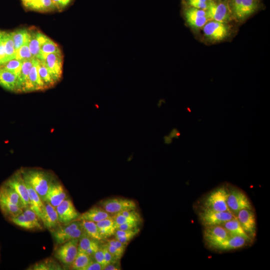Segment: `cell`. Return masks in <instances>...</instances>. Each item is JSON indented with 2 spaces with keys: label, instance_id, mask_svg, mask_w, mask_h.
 <instances>
[{
  "label": "cell",
  "instance_id": "cell-43",
  "mask_svg": "<svg viewBox=\"0 0 270 270\" xmlns=\"http://www.w3.org/2000/svg\"><path fill=\"white\" fill-rule=\"evenodd\" d=\"M209 0L205 2L203 0H182V2L186 6L193 7L206 10Z\"/></svg>",
  "mask_w": 270,
  "mask_h": 270
},
{
  "label": "cell",
  "instance_id": "cell-10",
  "mask_svg": "<svg viewBox=\"0 0 270 270\" xmlns=\"http://www.w3.org/2000/svg\"><path fill=\"white\" fill-rule=\"evenodd\" d=\"M227 205L230 211L236 216L242 210H252V206L247 196L242 191L233 189L228 192Z\"/></svg>",
  "mask_w": 270,
  "mask_h": 270
},
{
  "label": "cell",
  "instance_id": "cell-2",
  "mask_svg": "<svg viewBox=\"0 0 270 270\" xmlns=\"http://www.w3.org/2000/svg\"><path fill=\"white\" fill-rule=\"evenodd\" d=\"M228 5L232 19L242 22L254 13L259 6L258 0H228Z\"/></svg>",
  "mask_w": 270,
  "mask_h": 270
},
{
  "label": "cell",
  "instance_id": "cell-37",
  "mask_svg": "<svg viewBox=\"0 0 270 270\" xmlns=\"http://www.w3.org/2000/svg\"><path fill=\"white\" fill-rule=\"evenodd\" d=\"M40 52L43 59L46 55L50 54H62L57 44L48 37L40 46Z\"/></svg>",
  "mask_w": 270,
  "mask_h": 270
},
{
  "label": "cell",
  "instance_id": "cell-8",
  "mask_svg": "<svg viewBox=\"0 0 270 270\" xmlns=\"http://www.w3.org/2000/svg\"><path fill=\"white\" fill-rule=\"evenodd\" d=\"M234 216L230 212H218L206 208H204L199 214L200 221L205 227L222 226Z\"/></svg>",
  "mask_w": 270,
  "mask_h": 270
},
{
  "label": "cell",
  "instance_id": "cell-38",
  "mask_svg": "<svg viewBox=\"0 0 270 270\" xmlns=\"http://www.w3.org/2000/svg\"><path fill=\"white\" fill-rule=\"evenodd\" d=\"M22 62L23 60L14 58L0 65V66L14 73L18 76Z\"/></svg>",
  "mask_w": 270,
  "mask_h": 270
},
{
  "label": "cell",
  "instance_id": "cell-29",
  "mask_svg": "<svg viewBox=\"0 0 270 270\" xmlns=\"http://www.w3.org/2000/svg\"><path fill=\"white\" fill-rule=\"evenodd\" d=\"M16 51L29 41L30 32L26 29L18 30L10 32Z\"/></svg>",
  "mask_w": 270,
  "mask_h": 270
},
{
  "label": "cell",
  "instance_id": "cell-57",
  "mask_svg": "<svg viewBox=\"0 0 270 270\" xmlns=\"http://www.w3.org/2000/svg\"><path fill=\"white\" fill-rule=\"evenodd\" d=\"M24 3L31 1L32 0H22Z\"/></svg>",
  "mask_w": 270,
  "mask_h": 270
},
{
  "label": "cell",
  "instance_id": "cell-21",
  "mask_svg": "<svg viewBox=\"0 0 270 270\" xmlns=\"http://www.w3.org/2000/svg\"><path fill=\"white\" fill-rule=\"evenodd\" d=\"M0 86L10 91H19L18 76L0 66Z\"/></svg>",
  "mask_w": 270,
  "mask_h": 270
},
{
  "label": "cell",
  "instance_id": "cell-6",
  "mask_svg": "<svg viewBox=\"0 0 270 270\" xmlns=\"http://www.w3.org/2000/svg\"><path fill=\"white\" fill-rule=\"evenodd\" d=\"M98 204L112 216L126 210H136L137 206L134 200L120 197L102 200Z\"/></svg>",
  "mask_w": 270,
  "mask_h": 270
},
{
  "label": "cell",
  "instance_id": "cell-55",
  "mask_svg": "<svg viewBox=\"0 0 270 270\" xmlns=\"http://www.w3.org/2000/svg\"><path fill=\"white\" fill-rule=\"evenodd\" d=\"M44 0H32L30 2L24 3V4L28 8L31 10H35L36 8Z\"/></svg>",
  "mask_w": 270,
  "mask_h": 270
},
{
  "label": "cell",
  "instance_id": "cell-44",
  "mask_svg": "<svg viewBox=\"0 0 270 270\" xmlns=\"http://www.w3.org/2000/svg\"><path fill=\"white\" fill-rule=\"evenodd\" d=\"M57 9L52 0H44L34 10L41 12H48Z\"/></svg>",
  "mask_w": 270,
  "mask_h": 270
},
{
  "label": "cell",
  "instance_id": "cell-54",
  "mask_svg": "<svg viewBox=\"0 0 270 270\" xmlns=\"http://www.w3.org/2000/svg\"><path fill=\"white\" fill-rule=\"evenodd\" d=\"M119 260L107 264L104 270H121Z\"/></svg>",
  "mask_w": 270,
  "mask_h": 270
},
{
  "label": "cell",
  "instance_id": "cell-22",
  "mask_svg": "<svg viewBox=\"0 0 270 270\" xmlns=\"http://www.w3.org/2000/svg\"><path fill=\"white\" fill-rule=\"evenodd\" d=\"M112 216L100 206H94L80 214L77 220H88L95 222L111 217Z\"/></svg>",
  "mask_w": 270,
  "mask_h": 270
},
{
  "label": "cell",
  "instance_id": "cell-41",
  "mask_svg": "<svg viewBox=\"0 0 270 270\" xmlns=\"http://www.w3.org/2000/svg\"><path fill=\"white\" fill-rule=\"evenodd\" d=\"M33 270H60V266L55 264L52 260H46L35 264L33 266Z\"/></svg>",
  "mask_w": 270,
  "mask_h": 270
},
{
  "label": "cell",
  "instance_id": "cell-3",
  "mask_svg": "<svg viewBox=\"0 0 270 270\" xmlns=\"http://www.w3.org/2000/svg\"><path fill=\"white\" fill-rule=\"evenodd\" d=\"M50 232L56 246L72 239L79 238L84 232L80 220H75L63 226L60 224Z\"/></svg>",
  "mask_w": 270,
  "mask_h": 270
},
{
  "label": "cell",
  "instance_id": "cell-58",
  "mask_svg": "<svg viewBox=\"0 0 270 270\" xmlns=\"http://www.w3.org/2000/svg\"><path fill=\"white\" fill-rule=\"evenodd\" d=\"M226 0V1H228V0Z\"/></svg>",
  "mask_w": 270,
  "mask_h": 270
},
{
  "label": "cell",
  "instance_id": "cell-28",
  "mask_svg": "<svg viewBox=\"0 0 270 270\" xmlns=\"http://www.w3.org/2000/svg\"><path fill=\"white\" fill-rule=\"evenodd\" d=\"M0 208L4 216L8 218L16 216L24 211V209L12 204L0 194Z\"/></svg>",
  "mask_w": 270,
  "mask_h": 270
},
{
  "label": "cell",
  "instance_id": "cell-46",
  "mask_svg": "<svg viewBox=\"0 0 270 270\" xmlns=\"http://www.w3.org/2000/svg\"><path fill=\"white\" fill-rule=\"evenodd\" d=\"M106 245L108 251L112 255V256L117 260H120L123 256L124 252L108 243H106Z\"/></svg>",
  "mask_w": 270,
  "mask_h": 270
},
{
  "label": "cell",
  "instance_id": "cell-5",
  "mask_svg": "<svg viewBox=\"0 0 270 270\" xmlns=\"http://www.w3.org/2000/svg\"><path fill=\"white\" fill-rule=\"evenodd\" d=\"M204 36L212 42H220L230 34V26L228 22L210 20L202 28Z\"/></svg>",
  "mask_w": 270,
  "mask_h": 270
},
{
  "label": "cell",
  "instance_id": "cell-23",
  "mask_svg": "<svg viewBox=\"0 0 270 270\" xmlns=\"http://www.w3.org/2000/svg\"><path fill=\"white\" fill-rule=\"evenodd\" d=\"M25 182L28 190L30 200L29 208L35 212L40 218L44 208V202L42 200L32 187L28 182Z\"/></svg>",
  "mask_w": 270,
  "mask_h": 270
},
{
  "label": "cell",
  "instance_id": "cell-36",
  "mask_svg": "<svg viewBox=\"0 0 270 270\" xmlns=\"http://www.w3.org/2000/svg\"><path fill=\"white\" fill-rule=\"evenodd\" d=\"M15 224L26 230H34L36 228L31 220L23 212L18 216L8 218Z\"/></svg>",
  "mask_w": 270,
  "mask_h": 270
},
{
  "label": "cell",
  "instance_id": "cell-13",
  "mask_svg": "<svg viewBox=\"0 0 270 270\" xmlns=\"http://www.w3.org/2000/svg\"><path fill=\"white\" fill-rule=\"evenodd\" d=\"M230 236L222 226H206L204 231V238L206 244L215 248L218 244Z\"/></svg>",
  "mask_w": 270,
  "mask_h": 270
},
{
  "label": "cell",
  "instance_id": "cell-12",
  "mask_svg": "<svg viewBox=\"0 0 270 270\" xmlns=\"http://www.w3.org/2000/svg\"><path fill=\"white\" fill-rule=\"evenodd\" d=\"M183 14L187 24L194 28H202L208 21L205 10L186 6L184 9Z\"/></svg>",
  "mask_w": 270,
  "mask_h": 270
},
{
  "label": "cell",
  "instance_id": "cell-24",
  "mask_svg": "<svg viewBox=\"0 0 270 270\" xmlns=\"http://www.w3.org/2000/svg\"><path fill=\"white\" fill-rule=\"evenodd\" d=\"M222 226L227 230L230 236H242L248 242L252 240L244 230L236 216L227 221Z\"/></svg>",
  "mask_w": 270,
  "mask_h": 270
},
{
  "label": "cell",
  "instance_id": "cell-27",
  "mask_svg": "<svg viewBox=\"0 0 270 270\" xmlns=\"http://www.w3.org/2000/svg\"><path fill=\"white\" fill-rule=\"evenodd\" d=\"M96 224L102 240L109 238L114 235L116 227L112 216Z\"/></svg>",
  "mask_w": 270,
  "mask_h": 270
},
{
  "label": "cell",
  "instance_id": "cell-31",
  "mask_svg": "<svg viewBox=\"0 0 270 270\" xmlns=\"http://www.w3.org/2000/svg\"><path fill=\"white\" fill-rule=\"evenodd\" d=\"M38 71L40 78L45 89L52 86L56 82L44 62L39 60H38Z\"/></svg>",
  "mask_w": 270,
  "mask_h": 270
},
{
  "label": "cell",
  "instance_id": "cell-39",
  "mask_svg": "<svg viewBox=\"0 0 270 270\" xmlns=\"http://www.w3.org/2000/svg\"><path fill=\"white\" fill-rule=\"evenodd\" d=\"M28 42L22 45L16 52V59L25 60L33 58L29 49Z\"/></svg>",
  "mask_w": 270,
  "mask_h": 270
},
{
  "label": "cell",
  "instance_id": "cell-33",
  "mask_svg": "<svg viewBox=\"0 0 270 270\" xmlns=\"http://www.w3.org/2000/svg\"><path fill=\"white\" fill-rule=\"evenodd\" d=\"M80 222L86 234L95 240H102L96 222L88 220H80Z\"/></svg>",
  "mask_w": 270,
  "mask_h": 270
},
{
  "label": "cell",
  "instance_id": "cell-18",
  "mask_svg": "<svg viewBox=\"0 0 270 270\" xmlns=\"http://www.w3.org/2000/svg\"><path fill=\"white\" fill-rule=\"evenodd\" d=\"M40 220L44 227L50 230L61 224L56 208L46 202H44V208Z\"/></svg>",
  "mask_w": 270,
  "mask_h": 270
},
{
  "label": "cell",
  "instance_id": "cell-30",
  "mask_svg": "<svg viewBox=\"0 0 270 270\" xmlns=\"http://www.w3.org/2000/svg\"><path fill=\"white\" fill-rule=\"evenodd\" d=\"M36 58L23 60L20 75L18 76L19 91L23 92L30 69L33 66Z\"/></svg>",
  "mask_w": 270,
  "mask_h": 270
},
{
  "label": "cell",
  "instance_id": "cell-50",
  "mask_svg": "<svg viewBox=\"0 0 270 270\" xmlns=\"http://www.w3.org/2000/svg\"><path fill=\"white\" fill-rule=\"evenodd\" d=\"M83 270H103V267L101 264L92 258Z\"/></svg>",
  "mask_w": 270,
  "mask_h": 270
},
{
  "label": "cell",
  "instance_id": "cell-48",
  "mask_svg": "<svg viewBox=\"0 0 270 270\" xmlns=\"http://www.w3.org/2000/svg\"><path fill=\"white\" fill-rule=\"evenodd\" d=\"M102 246L104 252V261H105L106 266L108 264L118 260H117L116 259L112 256V255L110 252L106 244Z\"/></svg>",
  "mask_w": 270,
  "mask_h": 270
},
{
  "label": "cell",
  "instance_id": "cell-49",
  "mask_svg": "<svg viewBox=\"0 0 270 270\" xmlns=\"http://www.w3.org/2000/svg\"><path fill=\"white\" fill-rule=\"evenodd\" d=\"M106 243L114 246L115 248L122 251L123 252H124L126 248V245L122 244L116 238L106 240Z\"/></svg>",
  "mask_w": 270,
  "mask_h": 270
},
{
  "label": "cell",
  "instance_id": "cell-16",
  "mask_svg": "<svg viewBox=\"0 0 270 270\" xmlns=\"http://www.w3.org/2000/svg\"><path fill=\"white\" fill-rule=\"evenodd\" d=\"M236 217L246 234L252 239L254 238L256 234V222L254 212L252 210H242Z\"/></svg>",
  "mask_w": 270,
  "mask_h": 270
},
{
  "label": "cell",
  "instance_id": "cell-56",
  "mask_svg": "<svg viewBox=\"0 0 270 270\" xmlns=\"http://www.w3.org/2000/svg\"><path fill=\"white\" fill-rule=\"evenodd\" d=\"M4 32H2V31H0V42L1 41V40L2 38V36L4 35Z\"/></svg>",
  "mask_w": 270,
  "mask_h": 270
},
{
  "label": "cell",
  "instance_id": "cell-53",
  "mask_svg": "<svg viewBox=\"0 0 270 270\" xmlns=\"http://www.w3.org/2000/svg\"><path fill=\"white\" fill-rule=\"evenodd\" d=\"M6 57L4 35L0 42V65L4 63Z\"/></svg>",
  "mask_w": 270,
  "mask_h": 270
},
{
  "label": "cell",
  "instance_id": "cell-47",
  "mask_svg": "<svg viewBox=\"0 0 270 270\" xmlns=\"http://www.w3.org/2000/svg\"><path fill=\"white\" fill-rule=\"evenodd\" d=\"M140 222H131L126 223L116 226V229H118L122 230H134L138 228V226Z\"/></svg>",
  "mask_w": 270,
  "mask_h": 270
},
{
  "label": "cell",
  "instance_id": "cell-34",
  "mask_svg": "<svg viewBox=\"0 0 270 270\" xmlns=\"http://www.w3.org/2000/svg\"><path fill=\"white\" fill-rule=\"evenodd\" d=\"M139 228L128 230L116 229L114 234V238L122 244L127 246L129 242L139 232Z\"/></svg>",
  "mask_w": 270,
  "mask_h": 270
},
{
  "label": "cell",
  "instance_id": "cell-52",
  "mask_svg": "<svg viewBox=\"0 0 270 270\" xmlns=\"http://www.w3.org/2000/svg\"><path fill=\"white\" fill-rule=\"evenodd\" d=\"M57 9H62L68 6L72 0H52Z\"/></svg>",
  "mask_w": 270,
  "mask_h": 270
},
{
  "label": "cell",
  "instance_id": "cell-9",
  "mask_svg": "<svg viewBox=\"0 0 270 270\" xmlns=\"http://www.w3.org/2000/svg\"><path fill=\"white\" fill-rule=\"evenodd\" d=\"M78 240L72 239L60 245L54 252V257L64 264L70 266L78 254Z\"/></svg>",
  "mask_w": 270,
  "mask_h": 270
},
{
  "label": "cell",
  "instance_id": "cell-15",
  "mask_svg": "<svg viewBox=\"0 0 270 270\" xmlns=\"http://www.w3.org/2000/svg\"><path fill=\"white\" fill-rule=\"evenodd\" d=\"M56 82L62 76V54L52 53L46 55L42 60Z\"/></svg>",
  "mask_w": 270,
  "mask_h": 270
},
{
  "label": "cell",
  "instance_id": "cell-19",
  "mask_svg": "<svg viewBox=\"0 0 270 270\" xmlns=\"http://www.w3.org/2000/svg\"><path fill=\"white\" fill-rule=\"evenodd\" d=\"M44 89L38 74V59L36 58L29 72L23 92H31Z\"/></svg>",
  "mask_w": 270,
  "mask_h": 270
},
{
  "label": "cell",
  "instance_id": "cell-17",
  "mask_svg": "<svg viewBox=\"0 0 270 270\" xmlns=\"http://www.w3.org/2000/svg\"><path fill=\"white\" fill-rule=\"evenodd\" d=\"M68 198L63 186L57 181H54L50 186L44 200L56 208Z\"/></svg>",
  "mask_w": 270,
  "mask_h": 270
},
{
  "label": "cell",
  "instance_id": "cell-14",
  "mask_svg": "<svg viewBox=\"0 0 270 270\" xmlns=\"http://www.w3.org/2000/svg\"><path fill=\"white\" fill-rule=\"evenodd\" d=\"M5 184L14 188L20 195L25 208H29L30 200L27 186L20 170L16 172Z\"/></svg>",
  "mask_w": 270,
  "mask_h": 270
},
{
  "label": "cell",
  "instance_id": "cell-51",
  "mask_svg": "<svg viewBox=\"0 0 270 270\" xmlns=\"http://www.w3.org/2000/svg\"><path fill=\"white\" fill-rule=\"evenodd\" d=\"M100 245L98 240H94L89 248L87 249L86 253L91 257H92L94 253L98 248Z\"/></svg>",
  "mask_w": 270,
  "mask_h": 270
},
{
  "label": "cell",
  "instance_id": "cell-35",
  "mask_svg": "<svg viewBox=\"0 0 270 270\" xmlns=\"http://www.w3.org/2000/svg\"><path fill=\"white\" fill-rule=\"evenodd\" d=\"M92 258V257L90 256L86 252H78L74 260L70 265V268L75 270H83Z\"/></svg>",
  "mask_w": 270,
  "mask_h": 270
},
{
  "label": "cell",
  "instance_id": "cell-26",
  "mask_svg": "<svg viewBox=\"0 0 270 270\" xmlns=\"http://www.w3.org/2000/svg\"><path fill=\"white\" fill-rule=\"evenodd\" d=\"M247 242L242 236H230L218 244L215 248L224 250L237 249L243 247Z\"/></svg>",
  "mask_w": 270,
  "mask_h": 270
},
{
  "label": "cell",
  "instance_id": "cell-45",
  "mask_svg": "<svg viewBox=\"0 0 270 270\" xmlns=\"http://www.w3.org/2000/svg\"><path fill=\"white\" fill-rule=\"evenodd\" d=\"M92 258L94 260L101 264L104 268L106 266L104 256V252L102 246H100L98 250L94 253Z\"/></svg>",
  "mask_w": 270,
  "mask_h": 270
},
{
  "label": "cell",
  "instance_id": "cell-40",
  "mask_svg": "<svg viewBox=\"0 0 270 270\" xmlns=\"http://www.w3.org/2000/svg\"><path fill=\"white\" fill-rule=\"evenodd\" d=\"M94 240L86 234L84 232L79 238L78 244V252H86Z\"/></svg>",
  "mask_w": 270,
  "mask_h": 270
},
{
  "label": "cell",
  "instance_id": "cell-20",
  "mask_svg": "<svg viewBox=\"0 0 270 270\" xmlns=\"http://www.w3.org/2000/svg\"><path fill=\"white\" fill-rule=\"evenodd\" d=\"M46 38V36L39 32H34L30 33L28 44L30 53L34 58L41 60H43V56L40 52V46Z\"/></svg>",
  "mask_w": 270,
  "mask_h": 270
},
{
  "label": "cell",
  "instance_id": "cell-4",
  "mask_svg": "<svg viewBox=\"0 0 270 270\" xmlns=\"http://www.w3.org/2000/svg\"><path fill=\"white\" fill-rule=\"evenodd\" d=\"M228 192L224 186L216 188L205 198L204 208L218 212H231L227 205Z\"/></svg>",
  "mask_w": 270,
  "mask_h": 270
},
{
  "label": "cell",
  "instance_id": "cell-7",
  "mask_svg": "<svg viewBox=\"0 0 270 270\" xmlns=\"http://www.w3.org/2000/svg\"><path fill=\"white\" fill-rule=\"evenodd\" d=\"M206 11L208 20L228 22L232 20L228 1L225 0H210Z\"/></svg>",
  "mask_w": 270,
  "mask_h": 270
},
{
  "label": "cell",
  "instance_id": "cell-32",
  "mask_svg": "<svg viewBox=\"0 0 270 270\" xmlns=\"http://www.w3.org/2000/svg\"><path fill=\"white\" fill-rule=\"evenodd\" d=\"M6 57L4 63L16 58V50L13 40L10 33L4 32V34Z\"/></svg>",
  "mask_w": 270,
  "mask_h": 270
},
{
  "label": "cell",
  "instance_id": "cell-25",
  "mask_svg": "<svg viewBox=\"0 0 270 270\" xmlns=\"http://www.w3.org/2000/svg\"><path fill=\"white\" fill-rule=\"evenodd\" d=\"M0 194L12 204L22 209L25 208L22 200L18 193L5 183L0 188Z\"/></svg>",
  "mask_w": 270,
  "mask_h": 270
},
{
  "label": "cell",
  "instance_id": "cell-11",
  "mask_svg": "<svg viewBox=\"0 0 270 270\" xmlns=\"http://www.w3.org/2000/svg\"><path fill=\"white\" fill-rule=\"evenodd\" d=\"M55 208L61 224H67L77 220L80 215L72 200L68 198Z\"/></svg>",
  "mask_w": 270,
  "mask_h": 270
},
{
  "label": "cell",
  "instance_id": "cell-1",
  "mask_svg": "<svg viewBox=\"0 0 270 270\" xmlns=\"http://www.w3.org/2000/svg\"><path fill=\"white\" fill-rule=\"evenodd\" d=\"M20 171L25 181L32 187L44 202L50 186L54 181L53 176L48 172L36 168H21Z\"/></svg>",
  "mask_w": 270,
  "mask_h": 270
},
{
  "label": "cell",
  "instance_id": "cell-42",
  "mask_svg": "<svg viewBox=\"0 0 270 270\" xmlns=\"http://www.w3.org/2000/svg\"><path fill=\"white\" fill-rule=\"evenodd\" d=\"M23 213L31 220L36 230L42 229V227L40 222V220H41L35 212L32 211L29 208H28L24 209Z\"/></svg>",
  "mask_w": 270,
  "mask_h": 270
}]
</instances>
